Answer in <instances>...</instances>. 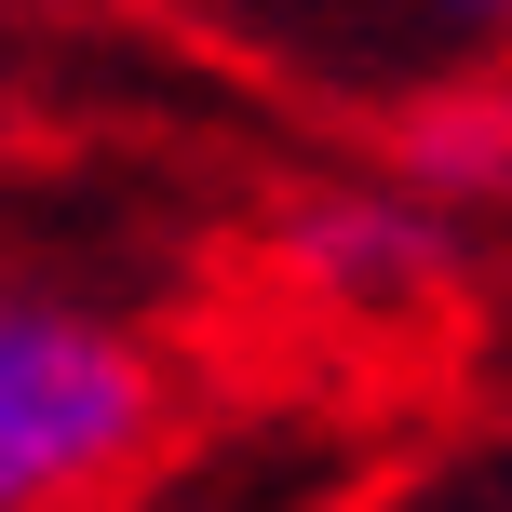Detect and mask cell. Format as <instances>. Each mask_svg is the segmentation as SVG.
Instances as JSON below:
<instances>
[{"instance_id":"obj_2","label":"cell","mask_w":512,"mask_h":512,"mask_svg":"<svg viewBox=\"0 0 512 512\" xmlns=\"http://www.w3.org/2000/svg\"><path fill=\"white\" fill-rule=\"evenodd\" d=\"M297 270L324 297H418L459 270V230L432 203H310L297 216Z\"/></svg>"},{"instance_id":"obj_3","label":"cell","mask_w":512,"mask_h":512,"mask_svg":"<svg viewBox=\"0 0 512 512\" xmlns=\"http://www.w3.org/2000/svg\"><path fill=\"white\" fill-rule=\"evenodd\" d=\"M405 176L418 189H512V95H459L405 122Z\"/></svg>"},{"instance_id":"obj_4","label":"cell","mask_w":512,"mask_h":512,"mask_svg":"<svg viewBox=\"0 0 512 512\" xmlns=\"http://www.w3.org/2000/svg\"><path fill=\"white\" fill-rule=\"evenodd\" d=\"M445 27H486V41H512V0H432Z\"/></svg>"},{"instance_id":"obj_1","label":"cell","mask_w":512,"mask_h":512,"mask_svg":"<svg viewBox=\"0 0 512 512\" xmlns=\"http://www.w3.org/2000/svg\"><path fill=\"white\" fill-rule=\"evenodd\" d=\"M162 445V351L81 297L0 283V512H108Z\"/></svg>"}]
</instances>
